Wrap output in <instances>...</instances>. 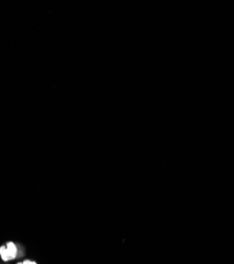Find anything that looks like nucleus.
<instances>
[{
  "instance_id": "nucleus-1",
  "label": "nucleus",
  "mask_w": 234,
  "mask_h": 264,
  "mask_svg": "<svg viewBox=\"0 0 234 264\" xmlns=\"http://www.w3.org/2000/svg\"><path fill=\"white\" fill-rule=\"evenodd\" d=\"M18 249L13 242H9L6 246L0 247V256L4 261H10L17 257Z\"/></svg>"
},
{
  "instance_id": "nucleus-2",
  "label": "nucleus",
  "mask_w": 234,
  "mask_h": 264,
  "mask_svg": "<svg viewBox=\"0 0 234 264\" xmlns=\"http://www.w3.org/2000/svg\"><path fill=\"white\" fill-rule=\"evenodd\" d=\"M17 264H36V263L33 262V261H29V260H27V261H24L23 263H17Z\"/></svg>"
}]
</instances>
